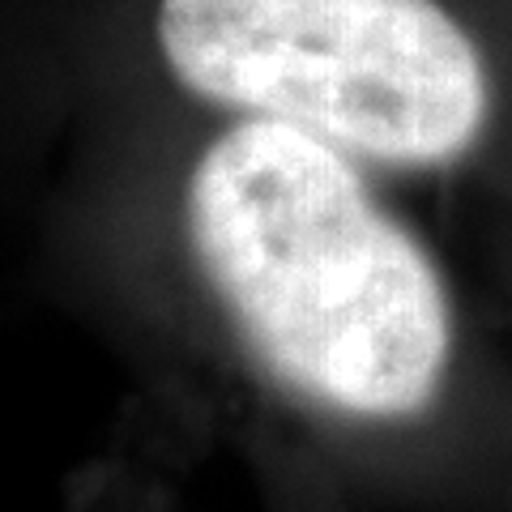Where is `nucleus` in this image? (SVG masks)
Returning <instances> with one entry per match:
<instances>
[{
  "label": "nucleus",
  "instance_id": "1",
  "mask_svg": "<svg viewBox=\"0 0 512 512\" xmlns=\"http://www.w3.org/2000/svg\"><path fill=\"white\" fill-rule=\"evenodd\" d=\"M64 116L43 274L180 419L346 495L466 500L512 474V363L393 180L265 116Z\"/></svg>",
  "mask_w": 512,
  "mask_h": 512
},
{
  "label": "nucleus",
  "instance_id": "2",
  "mask_svg": "<svg viewBox=\"0 0 512 512\" xmlns=\"http://www.w3.org/2000/svg\"><path fill=\"white\" fill-rule=\"evenodd\" d=\"M60 111L265 116L384 180L444 184L512 239V0H26Z\"/></svg>",
  "mask_w": 512,
  "mask_h": 512
},
{
  "label": "nucleus",
  "instance_id": "3",
  "mask_svg": "<svg viewBox=\"0 0 512 512\" xmlns=\"http://www.w3.org/2000/svg\"><path fill=\"white\" fill-rule=\"evenodd\" d=\"M261 470V487L269 495V512H350V495L303 461L261 453L252 457Z\"/></svg>",
  "mask_w": 512,
  "mask_h": 512
},
{
  "label": "nucleus",
  "instance_id": "4",
  "mask_svg": "<svg viewBox=\"0 0 512 512\" xmlns=\"http://www.w3.org/2000/svg\"><path fill=\"white\" fill-rule=\"evenodd\" d=\"M90 512H171L163 491H158L154 483H137L128 487L120 483V474H107L103 478V491L94 495V508Z\"/></svg>",
  "mask_w": 512,
  "mask_h": 512
},
{
  "label": "nucleus",
  "instance_id": "5",
  "mask_svg": "<svg viewBox=\"0 0 512 512\" xmlns=\"http://www.w3.org/2000/svg\"><path fill=\"white\" fill-rule=\"evenodd\" d=\"M495 274H500L504 291H508V299H512V261H500V265H495Z\"/></svg>",
  "mask_w": 512,
  "mask_h": 512
}]
</instances>
